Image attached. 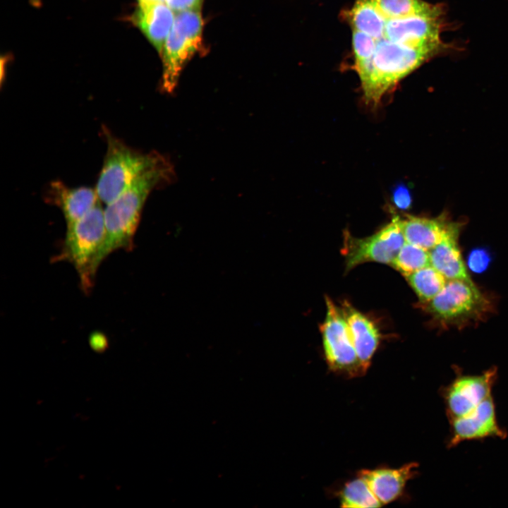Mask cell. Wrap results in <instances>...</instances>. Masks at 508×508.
I'll use <instances>...</instances> for the list:
<instances>
[{"instance_id": "11", "label": "cell", "mask_w": 508, "mask_h": 508, "mask_svg": "<svg viewBox=\"0 0 508 508\" xmlns=\"http://www.w3.org/2000/svg\"><path fill=\"white\" fill-rule=\"evenodd\" d=\"M417 466L416 463H409L398 468L362 469L358 475L366 480L383 505L401 497L406 483L415 475Z\"/></svg>"}, {"instance_id": "16", "label": "cell", "mask_w": 508, "mask_h": 508, "mask_svg": "<svg viewBox=\"0 0 508 508\" xmlns=\"http://www.w3.org/2000/svg\"><path fill=\"white\" fill-rule=\"evenodd\" d=\"M174 18V12L164 3L139 5L134 16L136 25L160 54Z\"/></svg>"}, {"instance_id": "9", "label": "cell", "mask_w": 508, "mask_h": 508, "mask_svg": "<svg viewBox=\"0 0 508 508\" xmlns=\"http://www.w3.org/2000/svg\"><path fill=\"white\" fill-rule=\"evenodd\" d=\"M495 375V370L490 369L481 375L463 377L453 383L447 397L452 419L467 416L491 396Z\"/></svg>"}, {"instance_id": "17", "label": "cell", "mask_w": 508, "mask_h": 508, "mask_svg": "<svg viewBox=\"0 0 508 508\" xmlns=\"http://www.w3.org/2000/svg\"><path fill=\"white\" fill-rule=\"evenodd\" d=\"M406 278L423 304L435 298L447 282V279L431 265L417 270Z\"/></svg>"}, {"instance_id": "10", "label": "cell", "mask_w": 508, "mask_h": 508, "mask_svg": "<svg viewBox=\"0 0 508 508\" xmlns=\"http://www.w3.org/2000/svg\"><path fill=\"white\" fill-rule=\"evenodd\" d=\"M348 324L353 343L365 372L381 340V334L375 323L366 315L344 301L341 307Z\"/></svg>"}, {"instance_id": "23", "label": "cell", "mask_w": 508, "mask_h": 508, "mask_svg": "<svg viewBox=\"0 0 508 508\" xmlns=\"http://www.w3.org/2000/svg\"><path fill=\"white\" fill-rule=\"evenodd\" d=\"M139 5H147L155 3H164L166 0H138Z\"/></svg>"}, {"instance_id": "22", "label": "cell", "mask_w": 508, "mask_h": 508, "mask_svg": "<svg viewBox=\"0 0 508 508\" xmlns=\"http://www.w3.org/2000/svg\"><path fill=\"white\" fill-rule=\"evenodd\" d=\"M488 259L485 253L480 250L475 251L470 258V265L473 270L476 271L482 270L487 265Z\"/></svg>"}, {"instance_id": "12", "label": "cell", "mask_w": 508, "mask_h": 508, "mask_svg": "<svg viewBox=\"0 0 508 508\" xmlns=\"http://www.w3.org/2000/svg\"><path fill=\"white\" fill-rule=\"evenodd\" d=\"M452 444L488 435H503L496 423L494 404L491 396L481 402L471 413L452 419Z\"/></svg>"}, {"instance_id": "8", "label": "cell", "mask_w": 508, "mask_h": 508, "mask_svg": "<svg viewBox=\"0 0 508 508\" xmlns=\"http://www.w3.org/2000/svg\"><path fill=\"white\" fill-rule=\"evenodd\" d=\"M405 242L399 216H394L389 224L368 237L356 238L346 231L342 248L346 271L366 262L391 265Z\"/></svg>"}, {"instance_id": "7", "label": "cell", "mask_w": 508, "mask_h": 508, "mask_svg": "<svg viewBox=\"0 0 508 508\" xmlns=\"http://www.w3.org/2000/svg\"><path fill=\"white\" fill-rule=\"evenodd\" d=\"M325 302L326 316L320 329L327 363L334 373L347 377L362 376L366 372L358 358L341 309L328 296Z\"/></svg>"}, {"instance_id": "20", "label": "cell", "mask_w": 508, "mask_h": 508, "mask_svg": "<svg viewBox=\"0 0 508 508\" xmlns=\"http://www.w3.org/2000/svg\"><path fill=\"white\" fill-rule=\"evenodd\" d=\"M203 0H166L167 4L174 13L187 11H200Z\"/></svg>"}, {"instance_id": "6", "label": "cell", "mask_w": 508, "mask_h": 508, "mask_svg": "<svg viewBox=\"0 0 508 508\" xmlns=\"http://www.w3.org/2000/svg\"><path fill=\"white\" fill-rule=\"evenodd\" d=\"M424 305L435 319L452 325L480 318L490 303L471 279H450L435 298Z\"/></svg>"}, {"instance_id": "13", "label": "cell", "mask_w": 508, "mask_h": 508, "mask_svg": "<svg viewBox=\"0 0 508 508\" xmlns=\"http://www.w3.org/2000/svg\"><path fill=\"white\" fill-rule=\"evenodd\" d=\"M49 192L52 202L62 210L67 225L81 219L100 202L95 188H69L61 181L52 183Z\"/></svg>"}, {"instance_id": "5", "label": "cell", "mask_w": 508, "mask_h": 508, "mask_svg": "<svg viewBox=\"0 0 508 508\" xmlns=\"http://www.w3.org/2000/svg\"><path fill=\"white\" fill-rule=\"evenodd\" d=\"M203 21L200 11L177 13L163 50L162 88L174 90L186 62L198 50L202 42Z\"/></svg>"}, {"instance_id": "14", "label": "cell", "mask_w": 508, "mask_h": 508, "mask_svg": "<svg viewBox=\"0 0 508 508\" xmlns=\"http://www.w3.org/2000/svg\"><path fill=\"white\" fill-rule=\"evenodd\" d=\"M461 224L455 222L442 240L429 250L430 264L447 280L470 279L458 246Z\"/></svg>"}, {"instance_id": "18", "label": "cell", "mask_w": 508, "mask_h": 508, "mask_svg": "<svg viewBox=\"0 0 508 508\" xmlns=\"http://www.w3.org/2000/svg\"><path fill=\"white\" fill-rule=\"evenodd\" d=\"M341 506L351 508L379 507L382 506L366 480L358 478L349 481L339 494Z\"/></svg>"}, {"instance_id": "15", "label": "cell", "mask_w": 508, "mask_h": 508, "mask_svg": "<svg viewBox=\"0 0 508 508\" xmlns=\"http://www.w3.org/2000/svg\"><path fill=\"white\" fill-rule=\"evenodd\" d=\"M455 222L445 214L436 218L406 215L400 218L405 241L430 250L440 243Z\"/></svg>"}, {"instance_id": "19", "label": "cell", "mask_w": 508, "mask_h": 508, "mask_svg": "<svg viewBox=\"0 0 508 508\" xmlns=\"http://www.w3.org/2000/svg\"><path fill=\"white\" fill-rule=\"evenodd\" d=\"M391 265L406 277L431 265L429 250L406 241Z\"/></svg>"}, {"instance_id": "4", "label": "cell", "mask_w": 508, "mask_h": 508, "mask_svg": "<svg viewBox=\"0 0 508 508\" xmlns=\"http://www.w3.org/2000/svg\"><path fill=\"white\" fill-rule=\"evenodd\" d=\"M104 235V209L100 202L81 219L67 225L61 257L73 265L86 292L92 286L97 270L96 260Z\"/></svg>"}, {"instance_id": "2", "label": "cell", "mask_w": 508, "mask_h": 508, "mask_svg": "<svg viewBox=\"0 0 508 508\" xmlns=\"http://www.w3.org/2000/svg\"><path fill=\"white\" fill-rule=\"evenodd\" d=\"M173 175L171 164L161 156L117 198L104 209L105 235L96 260V267L112 252L130 249L141 212L151 191L169 181Z\"/></svg>"}, {"instance_id": "21", "label": "cell", "mask_w": 508, "mask_h": 508, "mask_svg": "<svg viewBox=\"0 0 508 508\" xmlns=\"http://www.w3.org/2000/svg\"><path fill=\"white\" fill-rule=\"evenodd\" d=\"M392 200L395 206L400 210H406L411 204V195L404 186H400L394 189Z\"/></svg>"}, {"instance_id": "1", "label": "cell", "mask_w": 508, "mask_h": 508, "mask_svg": "<svg viewBox=\"0 0 508 508\" xmlns=\"http://www.w3.org/2000/svg\"><path fill=\"white\" fill-rule=\"evenodd\" d=\"M342 18L351 32L352 68L373 107L423 64L454 49L441 38L449 23L440 4L355 0Z\"/></svg>"}, {"instance_id": "3", "label": "cell", "mask_w": 508, "mask_h": 508, "mask_svg": "<svg viewBox=\"0 0 508 508\" xmlns=\"http://www.w3.org/2000/svg\"><path fill=\"white\" fill-rule=\"evenodd\" d=\"M105 136L107 152L95 189L100 202L107 205L124 192L161 155L139 152L107 131Z\"/></svg>"}]
</instances>
